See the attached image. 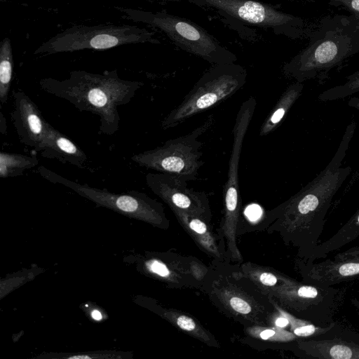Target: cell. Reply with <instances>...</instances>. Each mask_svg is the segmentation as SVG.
<instances>
[{"instance_id": "obj_34", "label": "cell", "mask_w": 359, "mask_h": 359, "mask_svg": "<svg viewBox=\"0 0 359 359\" xmlns=\"http://www.w3.org/2000/svg\"><path fill=\"white\" fill-rule=\"evenodd\" d=\"M156 1H163V2H180L183 0H156Z\"/></svg>"}, {"instance_id": "obj_9", "label": "cell", "mask_w": 359, "mask_h": 359, "mask_svg": "<svg viewBox=\"0 0 359 359\" xmlns=\"http://www.w3.org/2000/svg\"><path fill=\"white\" fill-rule=\"evenodd\" d=\"M209 115L205 121L189 133L170 139L163 145L134 154L131 159L140 166L177 176L187 182L196 180L203 164L199 137L213 126Z\"/></svg>"}, {"instance_id": "obj_33", "label": "cell", "mask_w": 359, "mask_h": 359, "mask_svg": "<svg viewBox=\"0 0 359 359\" xmlns=\"http://www.w3.org/2000/svg\"><path fill=\"white\" fill-rule=\"evenodd\" d=\"M0 126H1V133H4L5 131H6V121L4 119V116H3V114L2 113H1V124H0Z\"/></svg>"}, {"instance_id": "obj_16", "label": "cell", "mask_w": 359, "mask_h": 359, "mask_svg": "<svg viewBox=\"0 0 359 359\" xmlns=\"http://www.w3.org/2000/svg\"><path fill=\"white\" fill-rule=\"evenodd\" d=\"M297 271L302 282L324 286H334L359 279V256L344 260L325 259L320 262L296 259Z\"/></svg>"}, {"instance_id": "obj_22", "label": "cell", "mask_w": 359, "mask_h": 359, "mask_svg": "<svg viewBox=\"0 0 359 359\" xmlns=\"http://www.w3.org/2000/svg\"><path fill=\"white\" fill-rule=\"evenodd\" d=\"M358 237H359V209L336 233L315 248L309 262L326 258L330 253L339 250Z\"/></svg>"}, {"instance_id": "obj_25", "label": "cell", "mask_w": 359, "mask_h": 359, "mask_svg": "<svg viewBox=\"0 0 359 359\" xmlns=\"http://www.w3.org/2000/svg\"><path fill=\"white\" fill-rule=\"evenodd\" d=\"M13 72V55L11 41L5 37L0 43V102L8 100Z\"/></svg>"}, {"instance_id": "obj_7", "label": "cell", "mask_w": 359, "mask_h": 359, "mask_svg": "<svg viewBox=\"0 0 359 359\" xmlns=\"http://www.w3.org/2000/svg\"><path fill=\"white\" fill-rule=\"evenodd\" d=\"M247 71L231 63L212 65L196 81L182 102L163 119L161 127L170 129L229 98L245 83Z\"/></svg>"}, {"instance_id": "obj_28", "label": "cell", "mask_w": 359, "mask_h": 359, "mask_svg": "<svg viewBox=\"0 0 359 359\" xmlns=\"http://www.w3.org/2000/svg\"><path fill=\"white\" fill-rule=\"evenodd\" d=\"M313 1L314 0H306ZM329 3L335 6H341L351 15L359 18V0H328Z\"/></svg>"}, {"instance_id": "obj_12", "label": "cell", "mask_w": 359, "mask_h": 359, "mask_svg": "<svg viewBox=\"0 0 359 359\" xmlns=\"http://www.w3.org/2000/svg\"><path fill=\"white\" fill-rule=\"evenodd\" d=\"M309 359H359V332L339 323L332 332L309 339H297L287 348Z\"/></svg>"}, {"instance_id": "obj_13", "label": "cell", "mask_w": 359, "mask_h": 359, "mask_svg": "<svg viewBox=\"0 0 359 359\" xmlns=\"http://www.w3.org/2000/svg\"><path fill=\"white\" fill-rule=\"evenodd\" d=\"M147 185L170 208H176L202 218L211 223L212 212L207 194L187 186V181L177 176L164 173L147 174Z\"/></svg>"}, {"instance_id": "obj_8", "label": "cell", "mask_w": 359, "mask_h": 359, "mask_svg": "<svg viewBox=\"0 0 359 359\" xmlns=\"http://www.w3.org/2000/svg\"><path fill=\"white\" fill-rule=\"evenodd\" d=\"M191 4L211 11L226 20L271 30L291 39L308 38L315 24L256 0H187Z\"/></svg>"}, {"instance_id": "obj_30", "label": "cell", "mask_w": 359, "mask_h": 359, "mask_svg": "<svg viewBox=\"0 0 359 359\" xmlns=\"http://www.w3.org/2000/svg\"><path fill=\"white\" fill-rule=\"evenodd\" d=\"M348 106L359 111V97H351L348 102Z\"/></svg>"}, {"instance_id": "obj_31", "label": "cell", "mask_w": 359, "mask_h": 359, "mask_svg": "<svg viewBox=\"0 0 359 359\" xmlns=\"http://www.w3.org/2000/svg\"><path fill=\"white\" fill-rule=\"evenodd\" d=\"M351 305L355 308L359 315V299L355 297H353L350 299Z\"/></svg>"}, {"instance_id": "obj_11", "label": "cell", "mask_w": 359, "mask_h": 359, "mask_svg": "<svg viewBox=\"0 0 359 359\" xmlns=\"http://www.w3.org/2000/svg\"><path fill=\"white\" fill-rule=\"evenodd\" d=\"M346 290L297 281L271 293L280 306L296 316L319 325L334 322Z\"/></svg>"}, {"instance_id": "obj_18", "label": "cell", "mask_w": 359, "mask_h": 359, "mask_svg": "<svg viewBox=\"0 0 359 359\" xmlns=\"http://www.w3.org/2000/svg\"><path fill=\"white\" fill-rule=\"evenodd\" d=\"M41 152L43 157L55 158L81 168L87 161V156L81 149L51 125Z\"/></svg>"}, {"instance_id": "obj_6", "label": "cell", "mask_w": 359, "mask_h": 359, "mask_svg": "<svg viewBox=\"0 0 359 359\" xmlns=\"http://www.w3.org/2000/svg\"><path fill=\"white\" fill-rule=\"evenodd\" d=\"M158 44L155 33L135 25H74L41 43L34 52L48 55L83 50H106L137 43Z\"/></svg>"}, {"instance_id": "obj_14", "label": "cell", "mask_w": 359, "mask_h": 359, "mask_svg": "<svg viewBox=\"0 0 359 359\" xmlns=\"http://www.w3.org/2000/svg\"><path fill=\"white\" fill-rule=\"evenodd\" d=\"M148 271L174 288L200 289L210 267L193 257L165 252L145 262Z\"/></svg>"}, {"instance_id": "obj_29", "label": "cell", "mask_w": 359, "mask_h": 359, "mask_svg": "<svg viewBox=\"0 0 359 359\" xmlns=\"http://www.w3.org/2000/svg\"><path fill=\"white\" fill-rule=\"evenodd\" d=\"M359 256V245L352 247L334 257V260L340 261Z\"/></svg>"}, {"instance_id": "obj_17", "label": "cell", "mask_w": 359, "mask_h": 359, "mask_svg": "<svg viewBox=\"0 0 359 359\" xmlns=\"http://www.w3.org/2000/svg\"><path fill=\"white\" fill-rule=\"evenodd\" d=\"M170 210L181 226L203 252L212 257L213 261H226L218 235L214 233L211 223L176 208Z\"/></svg>"}, {"instance_id": "obj_27", "label": "cell", "mask_w": 359, "mask_h": 359, "mask_svg": "<svg viewBox=\"0 0 359 359\" xmlns=\"http://www.w3.org/2000/svg\"><path fill=\"white\" fill-rule=\"evenodd\" d=\"M359 91V71L348 75L344 83L322 92L318 98L327 102L344 99Z\"/></svg>"}, {"instance_id": "obj_20", "label": "cell", "mask_w": 359, "mask_h": 359, "mask_svg": "<svg viewBox=\"0 0 359 359\" xmlns=\"http://www.w3.org/2000/svg\"><path fill=\"white\" fill-rule=\"evenodd\" d=\"M160 315L177 329L214 348L220 345L215 336L193 316L175 309H160Z\"/></svg>"}, {"instance_id": "obj_4", "label": "cell", "mask_w": 359, "mask_h": 359, "mask_svg": "<svg viewBox=\"0 0 359 359\" xmlns=\"http://www.w3.org/2000/svg\"><path fill=\"white\" fill-rule=\"evenodd\" d=\"M201 290L222 313L245 327L270 326L276 311L271 297L244 274L240 264L212 261Z\"/></svg>"}, {"instance_id": "obj_15", "label": "cell", "mask_w": 359, "mask_h": 359, "mask_svg": "<svg viewBox=\"0 0 359 359\" xmlns=\"http://www.w3.org/2000/svg\"><path fill=\"white\" fill-rule=\"evenodd\" d=\"M12 96L13 105L11 118L20 142L41 151L50 124L25 92L13 90Z\"/></svg>"}, {"instance_id": "obj_19", "label": "cell", "mask_w": 359, "mask_h": 359, "mask_svg": "<svg viewBox=\"0 0 359 359\" xmlns=\"http://www.w3.org/2000/svg\"><path fill=\"white\" fill-rule=\"evenodd\" d=\"M241 271L269 297L273 291L297 280L271 267L252 262L240 264Z\"/></svg>"}, {"instance_id": "obj_24", "label": "cell", "mask_w": 359, "mask_h": 359, "mask_svg": "<svg viewBox=\"0 0 359 359\" xmlns=\"http://www.w3.org/2000/svg\"><path fill=\"white\" fill-rule=\"evenodd\" d=\"M39 164L36 156H27L20 154L0 153V177L5 179L22 175L27 169Z\"/></svg>"}, {"instance_id": "obj_10", "label": "cell", "mask_w": 359, "mask_h": 359, "mask_svg": "<svg viewBox=\"0 0 359 359\" xmlns=\"http://www.w3.org/2000/svg\"><path fill=\"white\" fill-rule=\"evenodd\" d=\"M39 172L50 182L62 184L98 205L112 209L163 229L170 226L162 204L144 193L133 191L127 194H114L72 181L43 166L39 167Z\"/></svg>"}, {"instance_id": "obj_3", "label": "cell", "mask_w": 359, "mask_h": 359, "mask_svg": "<svg viewBox=\"0 0 359 359\" xmlns=\"http://www.w3.org/2000/svg\"><path fill=\"white\" fill-rule=\"evenodd\" d=\"M307 46L283 66L285 76L297 82L320 77L359 53V18L335 14L323 18Z\"/></svg>"}, {"instance_id": "obj_23", "label": "cell", "mask_w": 359, "mask_h": 359, "mask_svg": "<svg viewBox=\"0 0 359 359\" xmlns=\"http://www.w3.org/2000/svg\"><path fill=\"white\" fill-rule=\"evenodd\" d=\"M276 309L283 314L289 320L290 330L299 339H309L326 334L334 330L339 322L335 320L328 325H319L296 316L280 306L271 297Z\"/></svg>"}, {"instance_id": "obj_1", "label": "cell", "mask_w": 359, "mask_h": 359, "mask_svg": "<svg viewBox=\"0 0 359 359\" xmlns=\"http://www.w3.org/2000/svg\"><path fill=\"white\" fill-rule=\"evenodd\" d=\"M355 122L347 126L341 143L327 165L289 199L265 213L269 233H278L286 245L297 250V259L310 261L325 224L332 200L351 171L342 167Z\"/></svg>"}, {"instance_id": "obj_32", "label": "cell", "mask_w": 359, "mask_h": 359, "mask_svg": "<svg viewBox=\"0 0 359 359\" xmlns=\"http://www.w3.org/2000/svg\"><path fill=\"white\" fill-rule=\"evenodd\" d=\"M91 316L96 320H100L102 319V313L97 310H93L91 312Z\"/></svg>"}, {"instance_id": "obj_21", "label": "cell", "mask_w": 359, "mask_h": 359, "mask_svg": "<svg viewBox=\"0 0 359 359\" xmlns=\"http://www.w3.org/2000/svg\"><path fill=\"white\" fill-rule=\"evenodd\" d=\"M303 89V83L296 81L283 91L261 125L259 136L264 137L270 134L280 125L291 107L302 95Z\"/></svg>"}, {"instance_id": "obj_5", "label": "cell", "mask_w": 359, "mask_h": 359, "mask_svg": "<svg viewBox=\"0 0 359 359\" xmlns=\"http://www.w3.org/2000/svg\"><path fill=\"white\" fill-rule=\"evenodd\" d=\"M126 18L163 32L179 48L212 65L235 63L237 56L205 29L183 17L163 11L119 8Z\"/></svg>"}, {"instance_id": "obj_26", "label": "cell", "mask_w": 359, "mask_h": 359, "mask_svg": "<svg viewBox=\"0 0 359 359\" xmlns=\"http://www.w3.org/2000/svg\"><path fill=\"white\" fill-rule=\"evenodd\" d=\"M245 331L253 339L282 344L283 347L285 348L290 343L298 339L290 330L274 326H249L245 327Z\"/></svg>"}, {"instance_id": "obj_2", "label": "cell", "mask_w": 359, "mask_h": 359, "mask_svg": "<svg viewBox=\"0 0 359 359\" xmlns=\"http://www.w3.org/2000/svg\"><path fill=\"white\" fill-rule=\"evenodd\" d=\"M39 86L45 92L66 100L82 111L100 117V134L114 135L119 128L118 107L128 104L144 86L139 81L121 79L116 69L95 74L73 70L64 80L43 78Z\"/></svg>"}]
</instances>
